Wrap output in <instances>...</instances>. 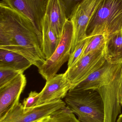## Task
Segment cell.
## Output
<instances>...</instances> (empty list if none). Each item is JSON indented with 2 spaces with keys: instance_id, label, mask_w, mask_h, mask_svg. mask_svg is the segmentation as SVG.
Segmentation results:
<instances>
[{
  "instance_id": "12",
  "label": "cell",
  "mask_w": 122,
  "mask_h": 122,
  "mask_svg": "<svg viewBox=\"0 0 122 122\" xmlns=\"http://www.w3.org/2000/svg\"><path fill=\"white\" fill-rule=\"evenodd\" d=\"M26 84V76L21 73L11 82L0 88V117L16 101L19 100Z\"/></svg>"
},
{
  "instance_id": "11",
  "label": "cell",
  "mask_w": 122,
  "mask_h": 122,
  "mask_svg": "<svg viewBox=\"0 0 122 122\" xmlns=\"http://www.w3.org/2000/svg\"><path fill=\"white\" fill-rule=\"evenodd\" d=\"M72 87L64 73L56 75L46 81L44 87L39 92L37 105L62 100Z\"/></svg>"
},
{
  "instance_id": "19",
  "label": "cell",
  "mask_w": 122,
  "mask_h": 122,
  "mask_svg": "<svg viewBox=\"0 0 122 122\" xmlns=\"http://www.w3.org/2000/svg\"><path fill=\"white\" fill-rule=\"evenodd\" d=\"M91 37L88 36L76 46L73 52L71 53L68 61V68L74 65L81 58Z\"/></svg>"
},
{
  "instance_id": "20",
  "label": "cell",
  "mask_w": 122,
  "mask_h": 122,
  "mask_svg": "<svg viewBox=\"0 0 122 122\" xmlns=\"http://www.w3.org/2000/svg\"><path fill=\"white\" fill-rule=\"evenodd\" d=\"M23 72L11 69L0 68V88L5 86Z\"/></svg>"
},
{
  "instance_id": "14",
  "label": "cell",
  "mask_w": 122,
  "mask_h": 122,
  "mask_svg": "<svg viewBox=\"0 0 122 122\" xmlns=\"http://www.w3.org/2000/svg\"><path fill=\"white\" fill-rule=\"evenodd\" d=\"M105 57L111 64L122 63V30L105 36Z\"/></svg>"
},
{
  "instance_id": "18",
  "label": "cell",
  "mask_w": 122,
  "mask_h": 122,
  "mask_svg": "<svg viewBox=\"0 0 122 122\" xmlns=\"http://www.w3.org/2000/svg\"><path fill=\"white\" fill-rule=\"evenodd\" d=\"M105 41V36L103 34H99L92 36L81 58L104 47Z\"/></svg>"
},
{
  "instance_id": "15",
  "label": "cell",
  "mask_w": 122,
  "mask_h": 122,
  "mask_svg": "<svg viewBox=\"0 0 122 122\" xmlns=\"http://www.w3.org/2000/svg\"><path fill=\"white\" fill-rule=\"evenodd\" d=\"M32 65L30 61L22 56L0 49V68L14 70L23 73Z\"/></svg>"
},
{
  "instance_id": "10",
  "label": "cell",
  "mask_w": 122,
  "mask_h": 122,
  "mask_svg": "<svg viewBox=\"0 0 122 122\" xmlns=\"http://www.w3.org/2000/svg\"><path fill=\"white\" fill-rule=\"evenodd\" d=\"M120 64H114L106 61L102 66L70 90L89 89L96 90L108 84L115 77Z\"/></svg>"
},
{
  "instance_id": "3",
  "label": "cell",
  "mask_w": 122,
  "mask_h": 122,
  "mask_svg": "<svg viewBox=\"0 0 122 122\" xmlns=\"http://www.w3.org/2000/svg\"><path fill=\"white\" fill-rule=\"evenodd\" d=\"M122 30V0H103L91 19L87 36H105Z\"/></svg>"
},
{
  "instance_id": "9",
  "label": "cell",
  "mask_w": 122,
  "mask_h": 122,
  "mask_svg": "<svg viewBox=\"0 0 122 122\" xmlns=\"http://www.w3.org/2000/svg\"><path fill=\"white\" fill-rule=\"evenodd\" d=\"M49 0H3L2 2L22 14L33 24L42 42V25Z\"/></svg>"
},
{
  "instance_id": "24",
  "label": "cell",
  "mask_w": 122,
  "mask_h": 122,
  "mask_svg": "<svg viewBox=\"0 0 122 122\" xmlns=\"http://www.w3.org/2000/svg\"><path fill=\"white\" fill-rule=\"evenodd\" d=\"M116 122H122V113L120 115Z\"/></svg>"
},
{
  "instance_id": "23",
  "label": "cell",
  "mask_w": 122,
  "mask_h": 122,
  "mask_svg": "<svg viewBox=\"0 0 122 122\" xmlns=\"http://www.w3.org/2000/svg\"><path fill=\"white\" fill-rule=\"evenodd\" d=\"M119 99L120 103L122 106V77L119 90Z\"/></svg>"
},
{
  "instance_id": "22",
  "label": "cell",
  "mask_w": 122,
  "mask_h": 122,
  "mask_svg": "<svg viewBox=\"0 0 122 122\" xmlns=\"http://www.w3.org/2000/svg\"><path fill=\"white\" fill-rule=\"evenodd\" d=\"M39 99V93L36 91H31L28 97L24 99L22 105L24 110H27L37 106Z\"/></svg>"
},
{
  "instance_id": "13",
  "label": "cell",
  "mask_w": 122,
  "mask_h": 122,
  "mask_svg": "<svg viewBox=\"0 0 122 122\" xmlns=\"http://www.w3.org/2000/svg\"><path fill=\"white\" fill-rule=\"evenodd\" d=\"M67 20L64 9L59 0H49L43 24L48 25L58 37L61 38Z\"/></svg>"
},
{
  "instance_id": "6",
  "label": "cell",
  "mask_w": 122,
  "mask_h": 122,
  "mask_svg": "<svg viewBox=\"0 0 122 122\" xmlns=\"http://www.w3.org/2000/svg\"><path fill=\"white\" fill-rule=\"evenodd\" d=\"M104 46L83 56L68 68L64 74L72 85V88L104 65L106 61Z\"/></svg>"
},
{
  "instance_id": "1",
  "label": "cell",
  "mask_w": 122,
  "mask_h": 122,
  "mask_svg": "<svg viewBox=\"0 0 122 122\" xmlns=\"http://www.w3.org/2000/svg\"><path fill=\"white\" fill-rule=\"evenodd\" d=\"M0 49L16 53L39 68L46 59L42 42L31 21L1 1Z\"/></svg>"
},
{
  "instance_id": "7",
  "label": "cell",
  "mask_w": 122,
  "mask_h": 122,
  "mask_svg": "<svg viewBox=\"0 0 122 122\" xmlns=\"http://www.w3.org/2000/svg\"><path fill=\"white\" fill-rule=\"evenodd\" d=\"M103 0H84L78 6L70 20L73 25L71 53L82 41L87 38V29L91 19Z\"/></svg>"
},
{
  "instance_id": "25",
  "label": "cell",
  "mask_w": 122,
  "mask_h": 122,
  "mask_svg": "<svg viewBox=\"0 0 122 122\" xmlns=\"http://www.w3.org/2000/svg\"><path fill=\"white\" fill-rule=\"evenodd\" d=\"M42 119L41 120H39V121H37V122H42Z\"/></svg>"
},
{
  "instance_id": "16",
  "label": "cell",
  "mask_w": 122,
  "mask_h": 122,
  "mask_svg": "<svg viewBox=\"0 0 122 122\" xmlns=\"http://www.w3.org/2000/svg\"><path fill=\"white\" fill-rule=\"evenodd\" d=\"M61 39L56 36L52 29L43 24L42 30V46L46 59L49 58L56 49Z\"/></svg>"
},
{
  "instance_id": "5",
  "label": "cell",
  "mask_w": 122,
  "mask_h": 122,
  "mask_svg": "<svg viewBox=\"0 0 122 122\" xmlns=\"http://www.w3.org/2000/svg\"><path fill=\"white\" fill-rule=\"evenodd\" d=\"M73 36V25L67 20L62 32L61 41L53 55L38 69L39 74L46 80L54 76L62 66L68 61L71 54Z\"/></svg>"
},
{
  "instance_id": "4",
  "label": "cell",
  "mask_w": 122,
  "mask_h": 122,
  "mask_svg": "<svg viewBox=\"0 0 122 122\" xmlns=\"http://www.w3.org/2000/svg\"><path fill=\"white\" fill-rule=\"evenodd\" d=\"M66 106L62 100L37 105L24 110L23 105L16 101L2 117L0 122H35L48 117Z\"/></svg>"
},
{
  "instance_id": "2",
  "label": "cell",
  "mask_w": 122,
  "mask_h": 122,
  "mask_svg": "<svg viewBox=\"0 0 122 122\" xmlns=\"http://www.w3.org/2000/svg\"><path fill=\"white\" fill-rule=\"evenodd\" d=\"M64 102L80 122H104V103L96 90H69Z\"/></svg>"
},
{
  "instance_id": "21",
  "label": "cell",
  "mask_w": 122,
  "mask_h": 122,
  "mask_svg": "<svg viewBox=\"0 0 122 122\" xmlns=\"http://www.w3.org/2000/svg\"><path fill=\"white\" fill-rule=\"evenodd\" d=\"M84 0H59L65 10L67 20L71 19L78 6Z\"/></svg>"
},
{
  "instance_id": "17",
  "label": "cell",
  "mask_w": 122,
  "mask_h": 122,
  "mask_svg": "<svg viewBox=\"0 0 122 122\" xmlns=\"http://www.w3.org/2000/svg\"><path fill=\"white\" fill-rule=\"evenodd\" d=\"M42 122H80L75 115L66 106L43 119Z\"/></svg>"
},
{
  "instance_id": "8",
  "label": "cell",
  "mask_w": 122,
  "mask_h": 122,
  "mask_svg": "<svg viewBox=\"0 0 122 122\" xmlns=\"http://www.w3.org/2000/svg\"><path fill=\"white\" fill-rule=\"evenodd\" d=\"M122 77V63L112 81L96 90L101 95L104 103V122H116L122 114V106L119 101V92Z\"/></svg>"
}]
</instances>
